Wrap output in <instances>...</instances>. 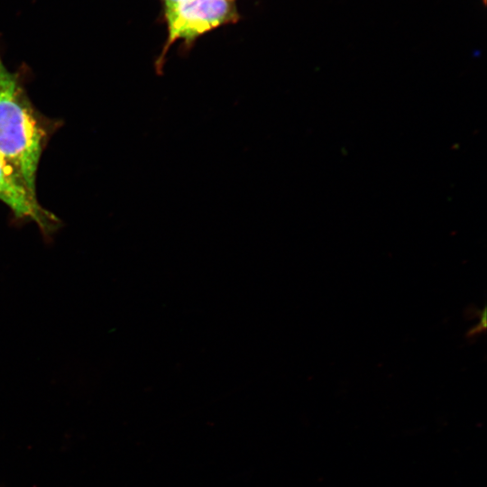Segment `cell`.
Returning a JSON list of instances; mask_svg holds the SVG:
<instances>
[{
    "label": "cell",
    "instance_id": "cell-1",
    "mask_svg": "<svg viewBox=\"0 0 487 487\" xmlns=\"http://www.w3.org/2000/svg\"><path fill=\"white\" fill-rule=\"evenodd\" d=\"M47 134L19 74L9 71L0 55V158L33 194Z\"/></svg>",
    "mask_w": 487,
    "mask_h": 487
},
{
    "label": "cell",
    "instance_id": "cell-2",
    "mask_svg": "<svg viewBox=\"0 0 487 487\" xmlns=\"http://www.w3.org/2000/svg\"><path fill=\"white\" fill-rule=\"evenodd\" d=\"M168 36L155 61L158 74L162 73L165 58L171 45L179 40L189 48L200 35L219 26L236 23L239 14L234 0H188L165 18Z\"/></svg>",
    "mask_w": 487,
    "mask_h": 487
},
{
    "label": "cell",
    "instance_id": "cell-3",
    "mask_svg": "<svg viewBox=\"0 0 487 487\" xmlns=\"http://www.w3.org/2000/svg\"><path fill=\"white\" fill-rule=\"evenodd\" d=\"M0 200L12 210L17 219L33 221L45 236L56 231L60 220L43 208L36 194L31 192L0 158Z\"/></svg>",
    "mask_w": 487,
    "mask_h": 487
},
{
    "label": "cell",
    "instance_id": "cell-4",
    "mask_svg": "<svg viewBox=\"0 0 487 487\" xmlns=\"http://www.w3.org/2000/svg\"><path fill=\"white\" fill-rule=\"evenodd\" d=\"M188 0H162L165 18L171 14L179 5Z\"/></svg>",
    "mask_w": 487,
    "mask_h": 487
},
{
    "label": "cell",
    "instance_id": "cell-5",
    "mask_svg": "<svg viewBox=\"0 0 487 487\" xmlns=\"http://www.w3.org/2000/svg\"><path fill=\"white\" fill-rule=\"evenodd\" d=\"M483 3H485V0H483Z\"/></svg>",
    "mask_w": 487,
    "mask_h": 487
}]
</instances>
